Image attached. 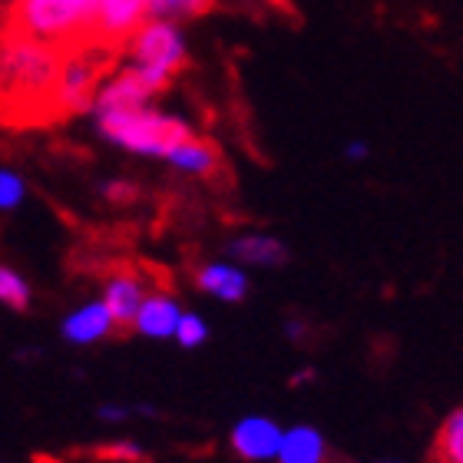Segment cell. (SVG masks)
Returning <instances> with one entry per match:
<instances>
[{"label": "cell", "mask_w": 463, "mask_h": 463, "mask_svg": "<svg viewBox=\"0 0 463 463\" xmlns=\"http://www.w3.org/2000/svg\"><path fill=\"white\" fill-rule=\"evenodd\" d=\"M67 53L70 50L57 47V43L4 30L0 73H4L7 119H10V113H20L24 107H37V109L53 113V93H57Z\"/></svg>", "instance_id": "cell-1"}, {"label": "cell", "mask_w": 463, "mask_h": 463, "mask_svg": "<svg viewBox=\"0 0 463 463\" xmlns=\"http://www.w3.org/2000/svg\"><path fill=\"white\" fill-rule=\"evenodd\" d=\"M93 126L109 146H119L126 153L146 156V159H169L175 146L195 136L183 116L163 113L156 107L93 113Z\"/></svg>", "instance_id": "cell-2"}, {"label": "cell", "mask_w": 463, "mask_h": 463, "mask_svg": "<svg viewBox=\"0 0 463 463\" xmlns=\"http://www.w3.org/2000/svg\"><path fill=\"white\" fill-rule=\"evenodd\" d=\"M97 0H10L7 30L47 40L63 50L93 43Z\"/></svg>", "instance_id": "cell-3"}, {"label": "cell", "mask_w": 463, "mask_h": 463, "mask_svg": "<svg viewBox=\"0 0 463 463\" xmlns=\"http://www.w3.org/2000/svg\"><path fill=\"white\" fill-rule=\"evenodd\" d=\"M126 53H129V63L143 67L163 93L173 87L175 73L189 67V43H185L183 24H173V20H146L129 37Z\"/></svg>", "instance_id": "cell-4"}, {"label": "cell", "mask_w": 463, "mask_h": 463, "mask_svg": "<svg viewBox=\"0 0 463 463\" xmlns=\"http://www.w3.org/2000/svg\"><path fill=\"white\" fill-rule=\"evenodd\" d=\"M90 50H93V43L70 50L63 60V73H60L57 93H53V113L57 116L93 113L97 93L103 87V63Z\"/></svg>", "instance_id": "cell-5"}, {"label": "cell", "mask_w": 463, "mask_h": 463, "mask_svg": "<svg viewBox=\"0 0 463 463\" xmlns=\"http://www.w3.org/2000/svg\"><path fill=\"white\" fill-rule=\"evenodd\" d=\"M146 20H149V0H97L93 47H126Z\"/></svg>", "instance_id": "cell-6"}, {"label": "cell", "mask_w": 463, "mask_h": 463, "mask_svg": "<svg viewBox=\"0 0 463 463\" xmlns=\"http://www.w3.org/2000/svg\"><path fill=\"white\" fill-rule=\"evenodd\" d=\"M281 440H285V427L265 414H249L235 420L229 430V447L239 460L249 463H269L279 460Z\"/></svg>", "instance_id": "cell-7"}, {"label": "cell", "mask_w": 463, "mask_h": 463, "mask_svg": "<svg viewBox=\"0 0 463 463\" xmlns=\"http://www.w3.org/2000/svg\"><path fill=\"white\" fill-rule=\"evenodd\" d=\"M113 331H119V325H116L113 311L107 308V301L103 298L80 305V308H73L67 318L60 321V335H63V341H67V345H77V347L97 345V341L109 338Z\"/></svg>", "instance_id": "cell-8"}, {"label": "cell", "mask_w": 463, "mask_h": 463, "mask_svg": "<svg viewBox=\"0 0 463 463\" xmlns=\"http://www.w3.org/2000/svg\"><path fill=\"white\" fill-rule=\"evenodd\" d=\"M195 288L222 305H241L249 298V275L239 261H205L193 271Z\"/></svg>", "instance_id": "cell-9"}, {"label": "cell", "mask_w": 463, "mask_h": 463, "mask_svg": "<svg viewBox=\"0 0 463 463\" xmlns=\"http://www.w3.org/2000/svg\"><path fill=\"white\" fill-rule=\"evenodd\" d=\"M225 255L239 265H249V269H281L291 259L288 245L275 235H265V232H245V235L229 239Z\"/></svg>", "instance_id": "cell-10"}, {"label": "cell", "mask_w": 463, "mask_h": 463, "mask_svg": "<svg viewBox=\"0 0 463 463\" xmlns=\"http://www.w3.org/2000/svg\"><path fill=\"white\" fill-rule=\"evenodd\" d=\"M183 311L185 308L173 298V295H163V291L146 295L143 308H139V315H136V321H133V331L139 335V338H149V341L175 338V328H179Z\"/></svg>", "instance_id": "cell-11"}, {"label": "cell", "mask_w": 463, "mask_h": 463, "mask_svg": "<svg viewBox=\"0 0 463 463\" xmlns=\"http://www.w3.org/2000/svg\"><path fill=\"white\" fill-rule=\"evenodd\" d=\"M275 463H331L328 437L311 424L285 427V440Z\"/></svg>", "instance_id": "cell-12"}, {"label": "cell", "mask_w": 463, "mask_h": 463, "mask_svg": "<svg viewBox=\"0 0 463 463\" xmlns=\"http://www.w3.org/2000/svg\"><path fill=\"white\" fill-rule=\"evenodd\" d=\"M103 301H107V308L113 311V318L119 328H133L136 315L143 308V285L133 279V275H109L107 285H103Z\"/></svg>", "instance_id": "cell-13"}, {"label": "cell", "mask_w": 463, "mask_h": 463, "mask_svg": "<svg viewBox=\"0 0 463 463\" xmlns=\"http://www.w3.org/2000/svg\"><path fill=\"white\" fill-rule=\"evenodd\" d=\"M165 163L173 165L175 173H185V175H195V179H209V175L219 173V165H222V156L215 149L209 139H185L183 146H175L173 156L165 159Z\"/></svg>", "instance_id": "cell-14"}, {"label": "cell", "mask_w": 463, "mask_h": 463, "mask_svg": "<svg viewBox=\"0 0 463 463\" xmlns=\"http://www.w3.org/2000/svg\"><path fill=\"white\" fill-rule=\"evenodd\" d=\"M215 10V0H149V20H199Z\"/></svg>", "instance_id": "cell-15"}, {"label": "cell", "mask_w": 463, "mask_h": 463, "mask_svg": "<svg viewBox=\"0 0 463 463\" xmlns=\"http://www.w3.org/2000/svg\"><path fill=\"white\" fill-rule=\"evenodd\" d=\"M434 454H437V463H463V407L450 411L447 420L440 424Z\"/></svg>", "instance_id": "cell-16"}, {"label": "cell", "mask_w": 463, "mask_h": 463, "mask_svg": "<svg viewBox=\"0 0 463 463\" xmlns=\"http://www.w3.org/2000/svg\"><path fill=\"white\" fill-rule=\"evenodd\" d=\"M0 301L10 311H27L30 301H33V291H30L27 279L17 269H10V265H0Z\"/></svg>", "instance_id": "cell-17"}, {"label": "cell", "mask_w": 463, "mask_h": 463, "mask_svg": "<svg viewBox=\"0 0 463 463\" xmlns=\"http://www.w3.org/2000/svg\"><path fill=\"white\" fill-rule=\"evenodd\" d=\"M175 345L185 347V351H195V347H203L209 341V321L203 315H195V311H183V318H179V328H175Z\"/></svg>", "instance_id": "cell-18"}, {"label": "cell", "mask_w": 463, "mask_h": 463, "mask_svg": "<svg viewBox=\"0 0 463 463\" xmlns=\"http://www.w3.org/2000/svg\"><path fill=\"white\" fill-rule=\"evenodd\" d=\"M97 457L107 463H146V450L136 440H107L103 447H97Z\"/></svg>", "instance_id": "cell-19"}, {"label": "cell", "mask_w": 463, "mask_h": 463, "mask_svg": "<svg viewBox=\"0 0 463 463\" xmlns=\"http://www.w3.org/2000/svg\"><path fill=\"white\" fill-rule=\"evenodd\" d=\"M27 195V185H24V175L14 173V169H4L0 173V209L4 213H14Z\"/></svg>", "instance_id": "cell-20"}, {"label": "cell", "mask_w": 463, "mask_h": 463, "mask_svg": "<svg viewBox=\"0 0 463 463\" xmlns=\"http://www.w3.org/2000/svg\"><path fill=\"white\" fill-rule=\"evenodd\" d=\"M99 195L107 199V203H116V205H129L139 199V189L133 183H126V179H109V183L99 185Z\"/></svg>", "instance_id": "cell-21"}, {"label": "cell", "mask_w": 463, "mask_h": 463, "mask_svg": "<svg viewBox=\"0 0 463 463\" xmlns=\"http://www.w3.org/2000/svg\"><path fill=\"white\" fill-rule=\"evenodd\" d=\"M133 414H139V404H99L97 407V417L99 420H107V424H123L129 420Z\"/></svg>", "instance_id": "cell-22"}, {"label": "cell", "mask_w": 463, "mask_h": 463, "mask_svg": "<svg viewBox=\"0 0 463 463\" xmlns=\"http://www.w3.org/2000/svg\"><path fill=\"white\" fill-rule=\"evenodd\" d=\"M367 143L364 139H351V143H345V159H351V163H364L367 159Z\"/></svg>", "instance_id": "cell-23"}, {"label": "cell", "mask_w": 463, "mask_h": 463, "mask_svg": "<svg viewBox=\"0 0 463 463\" xmlns=\"http://www.w3.org/2000/svg\"><path fill=\"white\" fill-rule=\"evenodd\" d=\"M315 377H318V371H315V367H311V364H305V367H298V371H295V374L288 377V384H291V387L311 384Z\"/></svg>", "instance_id": "cell-24"}, {"label": "cell", "mask_w": 463, "mask_h": 463, "mask_svg": "<svg viewBox=\"0 0 463 463\" xmlns=\"http://www.w3.org/2000/svg\"><path fill=\"white\" fill-rule=\"evenodd\" d=\"M285 335H288L291 341H305V335H308V325H305V321L288 318V321H285Z\"/></svg>", "instance_id": "cell-25"}, {"label": "cell", "mask_w": 463, "mask_h": 463, "mask_svg": "<svg viewBox=\"0 0 463 463\" xmlns=\"http://www.w3.org/2000/svg\"><path fill=\"white\" fill-rule=\"evenodd\" d=\"M33 463H63V460H53V457H33Z\"/></svg>", "instance_id": "cell-26"}, {"label": "cell", "mask_w": 463, "mask_h": 463, "mask_svg": "<svg viewBox=\"0 0 463 463\" xmlns=\"http://www.w3.org/2000/svg\"><path fill=\"white\" fill-rule=\"evenodd\" d=\"M381 463H394V460H381Z\"/></svg>", "instance_id": "cell-27"}, {"label": "cell", "mask_w": 463, "mask_h": 463, "mask_svg": "<svg viewBox=\"0 0 463 463\" xmlns=\"http://www.w3.org/2000/svg\"><path fill=\"white\" fill-rule=\"evenodd\" d=\"M7 4H10V0H7Z\"/></svg>", "instance_id": "cell-28"}]
</instances>
